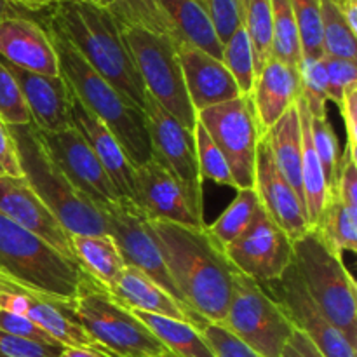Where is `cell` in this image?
<instances>
[{
    "label": "cell",
    "instance_id": "obj_10",
    "mask_svg": "<svg viewBox=\"0 0 357 357\" xmlns=\"http://www.w3.org/2000/svg\"><path fill=\"white\" fill-rule=\"evenodd\" d=\"M197 121L225 157L234 187L237 190L253 188L257 146L261 135L251 96H239L206 108L199 112Z\"/></svg>",
    "mask_w": 357,
    "mask_h": 357
},
{
    "label": "cell",
    "instance_id": "obj_54",
    "mask_svg": "<svg viewBox=\"0 0 357 357\" xmlns=\"http://www.w3.org/2000/svg\"><path fill=\"white\" fill-rule=\"evenodd\" d=\"M80 2H87V3H93V6H98V7H103V9H108L112 13V10L117 7V2L119 0H80Z\"/></svg>",
    "mask_w": 357,
    "mask_h": 357
},
{
    "label": "cell",
    "instance_id": "obj_1",
    "mask_svg": "<svg viewBox=\"0 0 357 357\" xmlns=\"http://www.w3.org/2000/svg\"><path fill=\"white\" fill-rule=\"evenodd\" d=\"M167 272L188 309L222 324L239 274L206 227L150 222Z\"/></svg>",
    "mask_w": 357,
    "mask_h": 357
},
{
    "label": "cell",
    "instance_id": "obj_40",
    "mask_svg": "<svg viewBox=\"0 0 357 357\" xmlns=\"http://www.w3.org/2000/svg\"><path fill=\"white\" fill-rule=\"evenodd\" d=\"M310 132H312L314 149H316L321 166H323L324 178H326L328 194H331L335 190V183H337L340 149H338L337 135L331 128V122L328 121V115H319V117L310 115Z\"/></svg>",
    "mask_w": 357,
    "mask_h": 357
},
{
    "label": "cell",
    "instance_id": "obj_22",
    "mask_svg": "<svg viewBox=\"0 0 357 357\" xmlns=\"http://www.w3.org/2000/svg\"><path fill=\"white\" fill-rule=\"evenodd\" d=\"M0 59L16 68L42 75H59L58 56L44 24L33 17L0 21Z\"/></svg>",
    "mask_w": 357,
    "mask_h": 357
},
{
    "label": "cell",
    "instance_id": "obj_13",
    "mask_svg": "<svg viewBox=\"0 0 357 357\" xmlns=\"http://www.w3.org/2000/svg\"><path fill=\"white\" fill-rule=\"evenodd\" d=\"M261 286L281 305L295 330L309 337L324 357H357V347L328 321L307 291L295 264L289 265L281 278Z\"/></svg>",
    "mask_w": 357,
    "mask_h": 357
},
{
    "label": "cell",
    "instance_id": "obj_35",
    "mask_svg": "<svg viewBox=\"0 0 357 357\" xmlns=\"http://www.w3.org/2000/svg\"><path fill=\"white\" fill-rule=\"evenodd\" d=\"M323 52L328 58L357 59V35L349 28L335 0H321Z\"/></svg>",
    "mask_w": 357,
    "mask_h": 357
},
{
    "label": "cell",
    "instance_id": "obj_6",
    "mask_svg": "<svg viewBox=\"0 0 357 357\" xmlns=\"http://www.w3.org/2000/svg\"><path fill=\"white\" fill-rule=\"evenodd\" d=\"M293 264L328 321L357 347V288L342 257L309 229L293 241Z\"/></svg>",
    "mask_w": 357,
    "mask_h": 357
},
{
    "label": "cell",
    "instance_id": "obj_48",
    "mask_svg": "<svg viewBox=\"0 0 357 357\" xmlns=\"http://www.w3.org/2000/svg\"><path fill=\"white\" fill-rule=\"evenodd\" d=\"M0 169L7 176L23 178L20 162H17L16 145H14V139L10 136L9 126L2 119H0Z\"/></svg>",
    "mask_w": 357,
    "mask_h": 357
},
{
    "label": "cell",
    "instance_id": "obj_18",
    "mask_svg": "<svg viewBox=\"0 0 357 357\" xmlns=\"http://www.w3.org/2000/svg\"><path fill=\"white\" fill-rule=\"evenodd\" d=\"M0 213L26 232L40 237L66 258L77 261L72 248V234L59 223L23 178L0 174Z\"/></svg>",
    "mask_w": 357,
    "mask_h": 357
},
{
    "label": "cell",
    "instance_id": "obj_9",
    "mask_svg": "<svg viewBox=\"0 0 357 357\" xmlns=\"http://www.w3.org/2000/svg\"><path fill=\"white\" fill-rule=\"evenodd\" d=\"M223 326L261 357H279L295 326L284 310L255 279L237 274Z\"/></svg>",
    "mask_w": 357,
    "mask_h": 357
},
{
    "label": "cell",
    "instance_id": "obj_50",
    "mask_svg": "<svg viewBox=\"0 0 357 357\" xmlns=\"http://www.w3.org/2000/svg\"><path fill=\"white\" fill-rule=\"evenodd\" d=\"M9 2L28 10V13L35 14V16H40V14L47 13L52 6L59 2H66V0H9Z\"/></svg>",
    "mask_w": 357,
    "mask_h": 357
},
{
    "label": "cell",
    "instance_id": "obj_46",
    "mask_svg": "<svg viewBox=\"0 0 357 357\" xmlns=\"http://www.w3.org/2000/svg\"><path fill=\"white\" fill-rule=\"evenodd\" d=\"M0 330L9 335H14V337L24 338V340L37 342V344L61 345L47 331H44L38 324H35L33 321L26 319L23 316H17V314L6 312V310H0Z\"/></svg>",
    "mask_w": 357,
    "mask_h": 357
},
{
    "label": "cell",
    "instance_id": "obj_36",
    "mask_svg": "<svg viewBox=\"0 0 357 357\" xmlns=\"http://www.w3.org/2000/svg\"><path fill=\"white\" fill-rule=\"evenodd\" d=\"M222 61L225 68L232 73L241 94L243 96H251L255 80H257V72H255L253 49H251L250 37H248L246 28L243 24L223 44Z\"/></svg>",
    "mask_w": 357,
    "mask_h": 357
},
{
    "label": "cell",
    "instance_id": "obj_16",
    "mask_svg": "<svg viewBox=\"0 0 357 357\" xmlns=\"http://www.w3.org/2000/svg\"><path fill=\"white\" fill-rule=\"evenodd\" d=\"M0 310L17 314L47 331L63 347L100 349L70 312V305L0 274Z\"/></svg>",
    "mask_w": 357,
    "mask_h": 357
},
{
    "label": "cell",
    "instance_id": "obj_5",
    "mask_svg": "<svg viewBox=\"0 0 357 357\" xmlns=\"http://www.w3.org/2000/svg\"><path fill=\"white\" fill-rule=\"evenodd\" d=\"M14 139L21 174L28 187L52 211L72 236L107 234L100 209L77 192L56 166L33 124L9 128Z\"/></svg>",
    "mask_w": 357,
    "mask_h": 357
},
{
    "label": "cell",
    "instance_id": "obj_4",
    "mask_svg": "<svg viewBox=\"0 0 357 357\" xmlns=\"http://www.w3.org/2000/svg\"><path fill=\"white\" fill-rule=\"evenodd\" d=\"M0 274L72 307L91 275L0 213Z\"/></svg>",
    "mask_w": 357,
    "mask_h": 357
},
{
    "label": "cell",
    "instance_id": "obj_23",
    "mask_svg": "<svg viewBox=\"0 0 357 357\" xmlns=\"http://www.w3.org/2000/svg\"><path fill=\"white\" fill-rule=\"evenodd\" d=\"M107 291L128 310H138V312L153 314V316L185 321V323L194 324L197 330L206 323L204 317L197 316L185 303L167 293L162 286L157 284L152 278L135 267L126 265L112 288H108Z\"/></svg>",
    "mask_w": 357,
    "mask_h": 357
},
{
    "label": "cell",
    "instance_id": "obj_43",
    "mask_svg": "<svg viewBox=\"0 0 357 357\" xmlns=\"http://www.w3.org/2000/svg\"><path fill=\"white\" fill-rule=\"evenodd\" d=\"M324 68L328 77L326 100L333 101L338 108L342 107L344 94L352 84H357V65L349 59H335L323 56Z\"/></svg>",
    "mask_w": 357,
    "mask_h": 357
},
{
    "label": "cell",
    "instance_id": "obj_29",
    "mask_svg": "<svg viewBox=\"0 0 357 357\" xmlns=\"http://www.w3.org/2000/svg\"><path fill=\"white\" fill-rule=\"evenodd\" d=\"M72 248L84 272L105 289L112 288L117 275L126 267L117 244L107 234L72 236Z\"/></svg>",
    "mask_w": 357,
    "mask_h": 357
},
{
    "label": "cell",
    "instance_id": "obj_37",
    "mask_svg": "<svg viewBox=\"0 0 357 357\" xmlns=\"http://www.w3.org/2000/svg\"><path fill=\"white\" fill-rule=\"evenodd\" d=\"M112 14L121 24L145 28L176 40L173 24L167 20L159 0H119Z\"/></svg>",
    "mask_w": 357,
    "mask_h": 357
},
{
    "label": "cell",
    "instance_id": "obj_26",
    "mask_svg": "<svg viewBox=\"0 0 357 357\" xmlns=\"http://www.w3.org/2000/svg\"><path fill=\"white\" fill-rule=\"evenodd\" d=\"M167 20L173 24L176 42H185L215 58L222 59L223 44L220 42L206 3L201 0H159Z\"/></svg>",
    "mask_w": 357,
    "mask_h": 357
},
{
    "label": "cell",
    "instance_id": "obj_38",
    "mask_svg": "<svg viewBox=\"0 0 357 357\" xmlns=\"http://www.w3.org/2000/svg\"><path fill=\"white\" fill-rule=\"evenodd\" d=\"M298 26L302 59H321L323 31H321V0H289Z\"/></svg>",
    "mask_w": 357,
    "mask_h": 357
},
{
    "label": "cell",
    "instance_id": "obj_21",
    "mask_svg": "<svg viewBox=\"0 0 357 357\" xmlns=\"http://www.w3.org/2000/svg\"><path fill=\"white\" fill-rule=\"evenodd\" d=\"M176 52L195 114L243 96L222 59L185 42H176Z\"/></svg>",
    "mask_w": 357,
    "mask_h": 357
},
{
    "label": "cell",
    "instance_id": "obj_31",
    "mask_svg": "<svg viewBox=\"0 0 357 357\" xmlns=\"http://www.w3.org/2000/svg\"><path fill=\"white\" fill-rule=\"evenodd\" d=\"M310 229L317 234L328 250L342 257L357 251V215L352 213L337 194H330L323 211Z\"/></svg>",
    "mask_w": 357,
    "mask_h": 357
},
{
    "label": "cell",
    "instance_id": "obj_56",
    "mask_svg": "<svg viewBox=\"0 0 357 357\" xmlns=\"http://www.w3.org/2000/svg\"><path fill=\"white\" fill-rule=\"evenodd\" d=\"M166 357H173V356H171V354H167V356H166Z\"/></svg>",
    "mask_w": 357,
    "mask_h": 357
},
{
    "label": "cell",
    "instance_id": "obj_57",
    "mask_svg": "<svg viewBox=\"0 0 357 357\" xmlns=\"http://www.w3.org/2000/svg\"><path fill=\"white\" fill-rule=\"evenodd\" d=\"M201 2H204V3H206V0H201Z\"/></svg>",
    "mask_w": 357,
    "mask_h": 357
},
{
    "label": "cell",
    "instance_id": "obj_27",
    "mask_svg": "<svg viewBox=\"0 0 357 357\" xmlns=\"http://www.w3.org/2000/svg\"><path fill=\"white\" fill-rule=\"evenodd\" d=\"M274 155L275 166L289 185L295 188L303 202L302 185V132H300L298 110L289 108L271 129L264 135ZM305 206V202H303Z\"/></svg>",
    "mask_w": 357,
    "mask_h": 357
},
{
    "label": "cell",
    "instance_id": "obj_17",
    "mask_svg": "<svg viewBox=\"0 0 357 357\" xmlns=\"http://www.w3.org/2000/svg\"><path fill=\"white\" fill-rule=\"evenodd\" d=\"M129 199L150 222L206 227V223H201L194 216L176 178L153 157L132 169Z\"/></svg>",
    "mask_w": 357,
    "mask_h": 357
},
{
    "label": "cell",
    "instance_id": "obj_44",
    "mask_svg": "<svg viewBox=\"0 0 357 357\" xmlns=\"http://www.w3.org/2000/svg\"><path fill=\"white\" fill-rule=\"evenodd\" d=\"M206 9L222 44H225L243 24L241 0H206Z\"/></svg>",
    "mask_w": 357,
    "mask_h": 357
},
{
    "label": "cell",
    "instance_id": "obj_49",
    "mask_svg": "<svg viewBox=\"0 0 357 357\" xmlns=\"http://www.w3.org/2000/svg\"><path fill=\"white\" fill-rule=\"evenodd\" d=\"M279 357H324V356L321 354L319 349L309 340V337H305L302 331L295 330Z\"/></svg>",
    "mask_w": 357,
    "mask_h": 357
},
{
    "label": "cell",
    "instance_id": "obj_45",
    "mask_svg": "<svg viewBox=\"0 0 357 357\" xmlns=\"http://www.w3.org/2000/svg\"><path fill=\"white\" fill-rule=\"evenodd\" d=\"M63 345H44L0 330V357H58Z\"/></svg>",
    "mask_w": 357,
    "mask_h": 357
},
{
    "label": "cell",
    "instance_id": "obj_28",
    "mask_svg": "<svg viewBox=\"0 0 357 357\" xmlns=\"http://www.w3.org/2000/svg\"><path fill=\"white\" fill-rule=\"evenodd\" d=\"M296 110H298L300 132H302V185H303V202L309 225L316 223L317 216L323 211L328 199V185L324 178L323 166L317 157L310 132V114L307 108L302 93L296 98Z\"/></svg>",
    "mask_w": 357,
    "mask_h": 357
},
{
    "label": "cell",
    "instance_id": "obj_25",
    "mask_svg": "<svg viewBox=\"0 0 357 357\" xmlns=\"http://www.w3.org/2000/svg\"><path fill=\"white\" fill-rule=\"evenodd\" d=\"M72 126L91 146L103 169L110 176L114 187L117 188L119 195L126 199L131 197L132 169L135 167L129 162L121 143L112 135L110 129L103 122L98 121L91 112H87L75 96L72 101Z\"/></svg>",
    "mask_w": 357,
    "mask_h": 357
},
{
    "label": "cell",
    "instance_id": "obj_53",
    "mask_svg": "<svg viewBox=\"0 0 357 357\" xmlns=\"http://www.w3.org/2000/svg\"><path fill=\"white\" fill-rule=\"evenodd\" d=\"M33 17V20H37V16L31 13H28V10L21 9V7L14 6V3H10L9 0H0V21L2 20H7V17Z\"/></svg>",
    "mask_w": 357,
    "mask_h": 357
},
{
    "label": "cell",
    "instance_id": "obj_41",
    "mask_svg": "<svg viewBox=\"0 0 357 357\" xmlns=\"http://www.w3.org/2000/svg\"><path fill=\"white\" fill-rule=\"evenodd\" d=\"M0 119L9 128L31 124L30 112L24 103L20 86L2 59H0Z\"/></svg>",
    "mask_w": 357,
    "mask_h": 357
},
{
    "label": "cell",
    "instance_id": "obj_34",
    "mask_svg": "<svg viewBox=\"0 0 357 357\" xmlns=\"http://www.w3.org/2000/svg\"><path fill=\"white\" fill-rule=\"evenodd\" d=\"M243 26L253 49L255 72H261L272 58V7L271 0H241Z\"/></svg>",
    "mask_w": 357,
    "mask_h": 357
},
{
    "label": "cell",
    "instance_id": "obj_24",
    "mask_svg": "<svg viewBox=\"0 0 357 357\" xmlns=\"http://www.w3.org/2000/svg\"><path fill=\"white\" fill-rule=\"evenodd\" d=\"M300 96V73L291 66L271 58L255 80L251 103L258 131L264 136Z\"/></svg>",
    "mask_w": 357,
    "mask_h": 357
},
{
    "label": "cell",
    "instance_id": "obj_47",
    "mask_svg": "<svg viewBox=\"0 0 357 357\" xmlns=\"http://www.w3.org/2000/svg\"><path fill=\"white\" fill-rule=\"evenodd\" d=\"M340 114L342 119H344L345 132H347V145H345V149H349L354 155H357V84H352L345 91Z\"/></svg>",
    "mask_w": 357,
    "mask_h": 357
},
{
    "label": "cell",
    "instance_id": "obj_8",
    "mask_svg": "<svg viewBox=\"0 0 357 357\" xmlns=\"http://www.w3.org/2000/svg\"><path fill=\"white\" fill-rule=\"evenodd\" d=\"M121 30L146 93L185 128L194 129L197 114L185 87L176 40L139 26L121 24Z\"/></svg>",
    "mask_w": 357,
    "mask_h": 357
},
{
    "label": "cell",
    "instance_id": "obj_42",
    "mask_svg": "<svg viewBox=\"0 0 357 357\" xmlns=\"http://www.w3.org/2000/svg\"><path fill=\"white\" fill-rule=\"evenodd\" d=\"M199 331L206 338L216 357H261L253 349L248 347L244 342H241L236 335L230 333L223 324L206 321L199 328Z\"/></svg>",
    "mask_w": 357,
    "mask_h": 357
},
{
    "label": "cell",
    "instance_id": "obj_51",
    "mask_svg": "<svg viewBox=\"0 0 357 357\" xmlns=\"http://www.w3.org/2000/svg\"><path fill=\"white\" fill-rule=\"evenodd\" d=\"M58 357H117L94 347H65Z\"/></svg>",
    "mask_w": 357,
    "mask_h": 357
},
{
    "label": "cell",
    "instance_id": "obj_3",
    "mask_svg": "<svg viewBox=\"0 0 357 357\" xmlns=\"http://www.w3.org/2000/svg\"><path fill=\"white\" fill-rule=\"evenodd\" d=\"M58 56L59 73L68 82L73 96L87 112L103 122L121 143L132 167L152 159V143L146 128L145 112L122 96L110 82L103 79L80 52L63 37L54 24L44 21Z\"/></svg>",
    "mask_w": 357,
    "mask_h": 357
},
{
    "label": "cell",
    "instance_id": "obj_12",
    "mask_svg": "<svg viewBox=\"0 0 357 357\" xmlns=\"http://www.w3.org/2000/svg\"><path fill=\"white\" fill-rule=\"evenodd\" d=\"M96 208L103 216L107 236H110L117 244L124 264L152 278L157 284L162 286L167 293L183 303L164 264L150 229V220L132 204L131 199L121 197L119 201L100 204Z\"/></svg>",
    "mask_w": 357,
    "mask_h": 357
},
{
    "label": "cell",
    "instance_id": "obj_11",
    "mask_svg": "<svg viewBox=\"0 0 357 357\" xmlns=\"http://www.w3.org/2000/svg\"><path fill=\"white\" fill-rule=\"evenodd\" d=\"M143 112L152 143V157L176 178L194 216L204 223V194L195 152L194 129L185 128L149 93L145 96Z\"/></svg>",
    "mask_w": 357,
    "mask_h": 357
},
{
    "label": "cell",
    "instance_id": "obj_14",
    "mask_svg": "<svg viewBox=\"0 0 357 357\" xmlns=\"http://www.w3.org/2000/svg\"><path fill=\"white\" fill-rule=\"evenodd\" d=\"M223 251L241 274L260 284L279 279L293 264V241L264 208L246 232Z\"/></svg>",
    "mask_w": 357,
    "mask_h": 357
},
{
    "label": "cell",
    "instance_id": "obj_19",
    "mask_svg": "<svg viewBox=\"0 0 357 357\" xmlns=\"http://www.w3.org/2000/svg\"><path fill=\"white\" fill-rule=\"evenodd\" d=\"M253 188L261 208L288 234L289 239H298L310 229L302 199L278 169L271 146L264 136L257 146Z\"/></svg>",
    "mask_w": 357,
    "mask_h": 357
},
{
    "label": "cell",
    "instance_id": "obj_39",
    "mask_svg": "<svg viewBox=\"0 0 357 357\" xmlns=\"http://www.w3.org/2000/svg\"><path fill=\"white\" fill-rule=\"evenodd\" d=\"M194 138H195V152H197L199 173L202 180H209L222 187H234L232 174H230L227 160L223 153L220 152L218 146L208 135L201 122H195L194 126ZM236 188V187H234Z\"/></svg>",
    "mask_w": 357,
    "mask_h": 357
},
{
    "label": "cell",
    "instance_id": "obj_7",
    "mask_svg": "<svg viewBox=\"0 0 357 357\" xmlns=\"http://www.w3.org/2000/svg\"><path fill=\"white\" fill-rule=\"evenodd\" d=\"M70 312L91 340L117 357H166L169 354L159 338L122 307L93 278L73 300Z\"/></svg>",
    "mask_w": 357,
    "mask_h": 357
},
{
    "label": "cell",
    "instance_id": "obj_20",
    "mask_svg": "<svg viewBox=\"0 0 357 357\" xmlns=\"http://www.w3.org/2000/svg\"><path fill=\"white\" fill-rule=\"evenodd\" d=\"M3 61V59H2ZM6 63V61H3ZM24 98L31 124L42 132H54L72 126L73 93L63 75H42L6 63Z\"/></svg>",
    "mask_w": 357,
    "mask_h": 357
},
{
    "label": "cell",
    "instance_id": "obj_32",
    "mask_svg": "<svg viewBox=\"0 0 357 357\" xmlns=\"http://www.w3.org/2000/svg\"><path fill=\"white\" fill-rule=\"evenodd\" d=\"M260 208V199H258L255 188L237 190L236 199L230 202L229 208L211 225H206V230L215 239V243L222 250H225L227 246H230L234 241L239 239L246 232Z\"/></svg>",
    "mask_w": 357,
    "mask_h": 357
},
{
    "label": "cell",
    "instance_id": "obj_52",
    "mask_svg": "<svg viewBox=\"0 0 357 357\" xmlns=\"http://www.w3.org/2000/svg\"><path fill=\"white\" fill-rule=\"evenodd\" d=\"M337 6L349 28L357 35V0H338Z\"/></svg>",
    "mask_w": 357,
    "mask_h": 357
},
{
    "label": "cell",
    "instance_id": "obj_30",
    "mask_svg": "<svg viewBox=\"0 0 357 357\" xmlns=\"http://www.w3.org/2000/svg\"><path fill=\"white\" fill-rule=\"evenodd\" d=\"M135 316L155 335L173 357H216L201 331L190 323L132 310Z\"/></svg>",
    "mask_w": 357,
    "mask_h": 357
},
{
    "label": "cell",
    "instance_id": "obj_58",
    "mask_svg": "<svg viewBox=\"0 0 357 357\" xmlns=\"http://www.w3.org/2000/svg\"><path fill=\"white\" fill-rule=\"evenodd\" d=\"M335 2H338V0H335Z\"/></svg>",
    "mask_w": 357,
    "mask_h": 357
},
{
    "label": "cell",
    "instance_id": "obj_33",
    "mask_svg": "<svg viewBox=\"0 0 357 357\" xmlns=\"http://www.w3.org/2000/svg\"><path fill=\"white\" fill-rule=\"evenodd\" d=\"M272 7V58L298 72L302 65V45L298 26L289 0H271Z\"/></svg>",
    "mask_w": 357,
    "mask_h": 357
},
{
    "label": "cell",
    "instance_id": "obj_15",
    "mask_svg": "<svg viewBox=\"0 0 357 357\" xmlns=\"http://www.w3.org/2000/svg\"><path fill=\"white\" fill-rule=\"evenodd\" d=\"M38 135L56 166L82 197L94 206L121 199L107 171L73 126L54 132L38 131Z\"/></svg>",
    "mask_w": 357,
    "mask_h": 357
},
{
    "label": "cell",
    "instance_id": "obj_2",
    "mask_svg": "<svg viewBox=\"0 0 357 357\" xmlns=\"http://www.w3.org/2000/svg\"><path fill=\"white\" fill-rule=\"evenodd\" d=\"M44 21L54 24L84 59L119 93L143 110L146 91L122 37L117 17L80 0L52 6Z\"/></svg>",
    "mask_w": 357,
    "mask_h": 357
},
{
    "label": "cell",
    "instance_id": "obj_55",
    "mask_svg": "<svg viewBox=\"0 0 357 357\" xmlns=\"http://www.w3.org/2000/svg\"><path fill=\"white\" fill-rule=\"evenodd\" d=\"M0 174H3V171H2V169H0Z\"/></svg>",
    "mask_w": 357,
    "mask_h": 357
}]
</instances>
